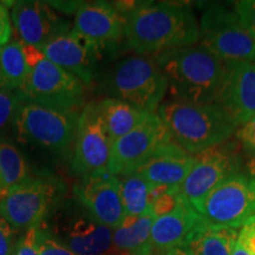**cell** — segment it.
<instances>
[{
	"label": "cell",
	"mask_w": 255,
	"mask_h": 255,
	"mask_svg": "<svg viewBox=\"0 0 255 255\" xmlns=\"http://www.w3.org/2000/svg\"><path fill=\"white\" fill-rule=\"evenodd\" d=\"M124 38L142 56H157L195 45L200 27L189 4L180 1H139L126 15Z\"/></svg>",
	"instance_id": "cell-1"
},
{
	"label": "cell",
	"mask_w": 255,
	"mask_h": 255,
	"mask_svg": "<svg viewBox=\"0 0 255 255\" xmlns=\"http://www.w3.org/2000/svg\"><path fill=\"white\" fill-rule=\"evenodd\" d=\"M154 58L167 78L171 100L219 103L227 66L201 44L165 51Z\"/></svg>",
	"instance_id": "cell-2"
},
{
	"label": "cell",
	"mask_w": 255,
	"mask_h": 255,
	"mask_svg": "<svg viewBox=\"0 0 255 255\" xmlns=\"http://www.w3.org/2000/svg\"><path fill=\"white\" fill-rule=\"evenodd\" d=\"M156 114L167 126L171 139L191 155L222 144L239 127L219 103L169 100L159 105Z\"/></svg>",
	"instance_id": "cell-3"
},
{
	"label": "cell",
	"mask_w": 255,
	"mask_h": 255,
	"mask_svg": "<svg viewBox=\"0 0 255 255\" xmlns=\"http://www.w3.org/2000/svg\"><path fill=\"white\" fill-rule=\"evenodd\" d=\"M78 119L77 110L59 109L21 97L12 135L23 144L66 155L75 142Z\"/></svg>",
	"instance_id": "cell-4"
},
{
	"label": "cell",
	"mask_w": 255,
	"mask_h": 255,
	"mask_svg": "<svg viewBox=\"0 0 255 255\" xmlns=\"http://www.w3.org/2000/svg\"><path fill=\"white\" fill-rule=\"evenodd\" d=\"M104 91L110 98L156 114L168 91V81L155 58L135 55L121 59L108 72Z\"/></svg>",
	"instance_id": "cell-5"
},
{
	"label": "cell",
	"mask_w": 255,
	"mask_h": 255,
	"mask_svg": "<svg viewBox=\"0 0 255 255\" xmlns=\"http://www.w3.org/2000/svg\"><path fill=\"white\" fill-rule=\"evenodd\" d=\"M28 73L18 92L25 100L66 110L82 107L85 84L78 77L47 59L40 49L23 43Z\"/></svg>",
	"instance_id": "cell-6"
},
{
	"label": "cell",
	"mask_w": 255,
	"mask_h": 255,
	"mask_svg": "<svg viewBox=\"0 0 255 255\" xmlns=\"http://www.w3.org/2000/svg\"><path fill=\"white\" fill-rule=\"evenodd\" d=\"M64 184L52 175H34L0 197V214L15 231L39 227L62 202Z\"/></svg>",
	"instance_id": "cell-7"
},
{
	"label": "cell",
	"mask_w": 255,
	"mask_h": 255,
	"mask_svg": "<svg viewBox=\"0 0 255 255\" xmlns=\"http://www.w3.org/2000/svg\"><path fill=\"white\" fill-rule=\"evenodd\" d=\"M201 45L226 64L255 63V39L235 11L208 5L200 18Z\"/></svg>",
	"instance_id": "cell-8"
},
{
	"label": "cell",
	"mask_w": 255,
	"mask_h": 255,
	"mask_svg": "<svg viewBox=\"0 0 255 255\" xmlns=\"http://www.w3.org/2000/svg\"><path fill=\"white\" fill-rule=\"evenodd\" d=\"M41 225L76 255H109L114 252V229L102 225L77 200L60 202ZM47 219V220H49Z\"/></svg>",
	"instance_id": "cell-9"
},
{
	"label": "cell",
	"mask_w": 255,
	"mask_h": 255,
	"mask_svg": "<svg viewBox=\"0 0 255 255\" xmlns=\"http://www.w3.org/2000/svg\"><path fill=\"white\" fill-rule=\"evenodd\" d=\"M199 214L212 226L241 227L255 215V178L239 171L223 180L203 201Z\"/></svg>",
	"instance_id": "cell-10"
},
{
	"label": "cell",
	"mask_w": 255,
	"mask_h": 255,
	"mask_svg": "<svg viewBox=\"0 0 255 255\" xmlns=\"http://www.w3.org/2000/svg\"><path fill=\"white\" fill-rule=\"evenodd\" d=\"M173 141L167 126L157 114H148L130 132L111 144L108 171L115 176L135 173L151 155Z\"/></svg>",
	"instance_id": "cell-11"
},
{
	"label": "cell",
	"mask_w": 255,
	"mask_h": 255,
	"mask_svg": "<svg viewBox=\"0 0 255 255\" xmlns=\"http://www.w3.org/2000/svg\"><path fill=\"white\" fill-rule=\"evenodd\" d=\"M220 145L196 155L195 163L180 187L181 195L197 213L210 191L223 180L241 171V161L237 152L229 146Z\"/></svg>",
	"instance_id": "cell-12"
},
{
	"label": "cell",
	"mask_w": 255,
	"mask_h": 255,
	"mask_svg": "<svg viewBox=\"0 0 255 255\" xmlns=\"http://www.w3.org/2000/svg\"><path fill=\"white\" fill-rule=\"evenodd\" d=\"M111 143L97 104L83 107L73 142L71 158L72 173L78 177L107 169L110 158Z\"/></svg>",
	"instance_id": "cell-13"
},
{
	"label": "cell",
	"mask_w": 255,
	"mask_h": 255,
	"mask_svg": "<svg viewBox=\"0 0 255 255\" xmlns=\"http://www.w3.org/2000/svg\"><path fill=\"white\" fill-rule=\"evenodd\" d=\"M73 195L98 222L107 227L116 229L126 218L119 177L108 169L79 177L73 186Z\"/></svg>",
	"instance_id": "cell-14"
},
{
	"label": "cell",
	"mask_w": 255,
	"mask_h": 255,
	"mask_svg": "<svg viewBox=\"0 0 255 255\" xmlns=\"http://www.w3.org/2000/svg\"><path fill=\"white\" fill-rule=\"evenodd\" d=\"M126 17L105 1L81 2L76 11L72 32L96 55L114 49L124 37Z\"/></svg>",
	"instance_id": "cell-15"
},
{
	"label": "cell",
	"mask_w": 255,
	"mask_h": 255,
	"mask_svg": "<svg viewBox=\"0 0 255 255\" xmlns=\"http://www.w3.org/2000/svg\"><path fill=\"white\" fill-rule=\"evenodd\" d=\"M11 20L21 43L38 49L60 33L70 31L69 24L43 1H17L12 7Z\"/></svg>",
	"instance_id": "cell-16"
},
{
	"label": "cell",
	"mask_w": 255,
	"mask_h": 255,
	"mask_svg": "<svg viewBox=\"0 0 255 255\" xmlns=\"http://www.w3.org/2000/svg\"><path fill=\"white\" fill-rule=\"evenodd\" d=\"M206 220L182 196L176 208L155 219L151 228L152 250L167 252L171 248L189 246Z\"/></svg>",
	"instance_id": "cell-17"
},
{
	"label": "cell",
	"mask_w": 255,
	"mask_h": 255,
	"mask_svg": "<svg viewBox=\"0 0 255 255\" xmlns=\"http://www.w3.org/2000/svg\"><path fill=\"white\" fill-rule=\"evenodd\" d=\"M196 156L170 141L158 148L136 170L151 187L180 188L195 163Z\"/></svg>",
	"instance_id": "cell-18"
},
{
	"label": "cell",
	"mask_w": 255,
	"mask_h": 255,
	"mask_svg": "<svg viewBox=\"0 0 255 255\" xmlns=\"http://www.w3.org/2000/svg\"><path fill=\"white\" fill-rule=\"evenodd\" d=\"M226 66L227 76L219 104L241 126L255 116V63Z\"/></svg>",
	"instance_id": "cell-19"
},
{
	"label": "cell",
	"mask_w": 255,
	"mask_h": 255,
	"mask_svg": "<svg viewBox=\"0 0 255 255\" xmlns=\"http://www.w3.org/2000/svg\"><path fill=\"white\" fill-rule=\"evenodd\" d=\"M40 51L47 59L71 72L85 85L94 82L97 55L72 31L60 33L41 46Z\"/></svg>",
	"instance_id": "cell-20"
},
{
	"label": "cell",
	"mask_w": 255,
	"mask_h": 255,
	"mask_svg": "<svg viewBox=\"0 0 255 255\" xmlns=\"http://www.w3.org/2000/svg\"><path fill=\"white\" fill-rule=\"evenodd\" d=\"M155 219L152 213L142 216H126L120 227L114 229V251L151 255V228Z\"/></svg>",
	"instance_id": "cell-21"
},
{
	"label": "cell",
	"mask_w": 255,
	"mask_h": 255,
	"mask_svg": "<svg viewBox=\"0 0 255 255\" xmlns=\"http://www.w3.org/2000/svg\"><path fill=\"white\" fill-rule=\"evenodd\" d=\"M97 108L111 143L131 131L148 115L129 103L110 97L97 103Z\"/></svg>",
	"instance_id": "cell-22"
},
{
	"label": "cell",
	"mask_w": 255,
	"mask_h": 255,
	"mask_svg": "<svg viewBox=\"0 0 255 255\" xmlns=\"http://www.w3.org/2000/svg\"><path fill=\"white\" fill-rule=\"evenodd\" d=\"M33 177L31 167L15 143L8 137L0 138V197Z\"/></svg>",
	"instance_id": "cell-23"
},
{
	"label": "cell",
	"mask_w": 255,
	"mask_h": 255,
	"mask_svg": "<svg viewBox=\"0 0 255 255\" xmlns=\"http://www.w3.org/2000/svg\"><path fill=\"white\" fill-rule=\"evenodd\" d=\"M28 73L23 43L11 40L0 46V89L19 91Z\"/></svg>",
	"instance_id": "cell-24"
},
{
	"label": "cell",
	"mask_w": 255,
	"mask_h": 255,
	"mask_svg": "<svg viewBox=\"0 0 255 255\" xmlns=\"http://www.w3.org/2000/svg\"><path fill=\"white\" fill-rule=\"evenodd\" d=\"M117 177L126 216H142L151 213L150 184L136 171Z\"/></svg>",
	"instance_id": "cell-25"
},
{
	"label": "cell",
	"mask_w": 255,
	"mask_h": 255,
	"mask_svg": "<svg viewBox=\"0 0 255 255\" xmlns=\"http://www.w3.org/2000/svg\"><path fill=\"white\" fill-rule=\"evenodd\" d=\"M238 241L235 229L205 223L188 247L194 255H232Z\"/></svg>",
	"instance_id": "cell-26"
},
{
	"label": "cell",
	"mask_w": 255,
	"mask_h": 255,
	"mask_svg": "<svg viewBox=\"0 0 255 255\" xmlns=\"http://www.w3.org/2000/svg\"><path fill=\"white\" fill-rule=\"evenodd\" d=\"M21 96L18 91L0 89V138L12 132L14 117L17 115Z\"/></svg>",
	"instance_id": "cell-27"
},
{
	"label": "cell",
	"mask_w": 255,
	"mask_h": 255,
	"mask_svg": "<svg viewBox=\"0 0 255 255\" xmlns=\"http://www.w3.org/2000/svg\"><path fill=\"white\" fill-rule=\"evenodd\" d=\"M39 255H76L45 227L39 226Z\"/></svg>",
	"instance_id": "cell-28"
},
{
	"label": "cell",
	"mask_w": 255,
	"mask_h": 255,
	"mask_svg": "<svg viewBox=\"0 0 255 255\" xmlns=\"http://www.w3.org/2000/svg\"><path fill=\"white\" fill-rule=\"evenodd\" d=\"M12 255H39V227L28 228L17 240Z\"/></svg>",
	"instance_id": "cell-29"
},
{
	"label": "cell",
	"mask_w": 255,
	"mask_h": 255,
	"mask_svg": "<svg viewBox=\"0 0 255 255\" xmlns=\"http://www.w3.org/2000/svg\"><path fill=\"white\" fill-rule=\"evenodd\" d=\"M234 11L255 39V0H241L235 2Z\"/></svg>",
	"instance_id": "cell-30"
},
{
	"label": "cell",
	"mask_w": 255,
	"mask_h": 255,
	"mask_svg": "<svg viewBox=\"0 0 255 255\" xmlns=\"http://www.w3.org/2000/svg\"><path fill=\"white\" fill-rule=\"evenodd\" d=\"M17 231L0 214V255H12L15 244Z\"/></svg>",
	"instance_id": "cell-31"
},
{
	"label": "cell",
	"mask_w": 255,
	"mask_h": 255,
	"mask_svg": "<svg viewBox=\"0 0 255 255\" xmlns=\"http://www.w3.org/2000/svg\"><path fill=\"white\" fill-rule=\"evenodd\" d=\"M238 141L240 142L242 148L248 154H254L255 152V116L248 120L246 123L241 124L238 127L237 131Z\"/></svg>",
	"instance_id": "cell-32"
},
{
	"label": "cell",
	"mask_w": 255,
	"mask_h": 255,
	"mask_svg": "<svg viewBox=\"0 0 255 255\" xmlns=\"http://www.w3.org/2000/svg\"><path fill=\"white\" fill-rule=\"evenodd\" d=\"M238 242L251 255H255V215L241 226L238 234Z\"/></svg>",
	"instance_id": "cell-33"
},
{
	"label": "cell",
	"mask_w": 255,
	"mask_h": 255,
	"mask_svg": "<svg viewBox=\"0 0 255 255\" xmlns=\"http://www.w3.org/2000/svg\"><path fill=\"white\" fill-rule=\"evenodd\" d=\"M12 31L13 28H12L11 14L8 13L6 5L0 1V46L11 41Z\"/></svg>",
	"instance_id": "cell-34"
},
{
	"label": "cell",
	"mask_w": 255,
	"mask_h": 255,
	"mask_svg": "<svg viewBox=\"0 0 255 255\" xmlns=\"http://www.w3.org/2000/svg\"><path fill=\"white\" fill-rule=\"evenodd\" d=\"M165 253H167V255H194V253L191 252L190 248L187 246L171 248V250L167 251Z\"/></svg>",
	"instance_id": "cell-35"
},
{
	"label": "cell",
	"mask_w": 255,
	"mask_h": 255,
	"mask_svg": "<svg viewBox=\"0 0 255 255\" xmlns=\"http://www.w3.org/2000/svg\"><path fill=\"white\" fill-rule=\"evenodd\" d=\"M246 174L255 178V152L248 156L246 161Z\"/></svg>",
	"instance_id": "cell-36"
},
{
	"label": "cell",
	"mask_w": 255,
	"mask_h": 255,
	"mask_svg": "<svg viewBox=\"0 0 255 255\" xmlns=\"http://www.w3.org/2000/svg\"><path fill=\"white\" fill-rule=\"evenodd\" d=\"M232 255H251V254L248 253V252H247L246 250H245V248L242 247L241 245L239 244V242L237 241V242H235L234 247H233Z\"/></svg>",
	"instance_id": "cell-37"
},
{
	"label": "cell",
	"mask_w": 255,
	"mask_h": 255,
	"mask_svg": "<svg viewBox=\"0 0 255 255\" xmlns=\"http://www.w3.org/2000/svg\"><path fill=\"white\" fill-rule=\"evenodd\" d=\"M109 255H141V254H136V253H131V252H121V251H114L113 253Z\"/></svg>",
	"instance_id": "cell-38"
},
{
	"label": "cell",
	"mask_w": 255,
	"mask_h": 255,
	"mask_svg": "<svg viewBox=\"0 0 255 255\" xmlns=\"http://www.w3.org/2000/svg\"><path fill=\"white\" fill-rule=\"evenodd\" d=\"M151 255H167V253L165 252H161V251H155L152 250V253Z\"/></svg>",
	"instance_id": "cell-39"
}]
</instances>
